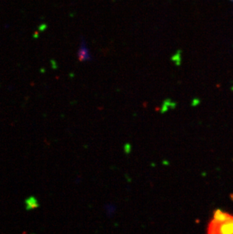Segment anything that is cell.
<instances>
[{
    "label": "cell",
    "mask_w": 233,
    "mask_h": 234,
    "mask_svg": "<svg viewBox=\"0 0 233 234\" xmlns=\"http://www.w3.org/2000/svg\"><path fill=\"white\" fill-rule=\"evenodd\" d=\"M230 1H231V2H233V0H230Z\"/></svg>",
    "instance_id": "1"
}]
</instances>
